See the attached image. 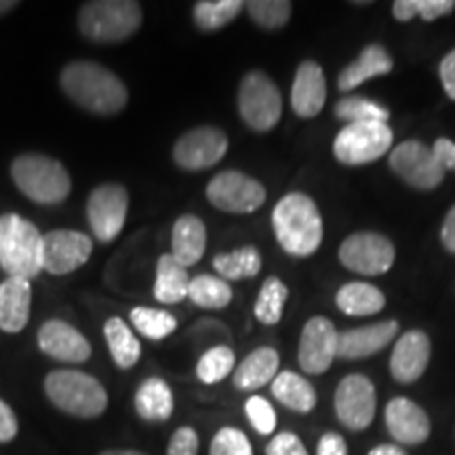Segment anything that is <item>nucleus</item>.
<instances>
[{"instance_id": "obj_45", "label": "nucleus", "mask_w": 455, "mask_h": 455, "mask_svg": "<svg viewBox=\"0 0 455 455\" xmlns=\"http://www.w3.org/2000/svg\"><path fill=\"white\" fill-rule=\"evenodd\" d=\"M316 455H348V445L338 432H325L316 445Z\"/></svg>"}, {"instance_id": "obj_17", "label": "nucleus", "mask_w": 455, "mask_h": 455, "mask_svg": "<svg viewBox=\"0 0 455 455\" xmlns=\"http://www.w3.org/2000/svg\"><path fill=\"white\" fill-rule=\"evenodd\" d=\"M38 348L43 355L60 363H84L91 358L89 339L70 323L61 318H49L44 321L36 335Z\"/></svg>"}, {"instance_id": "obj_24", "label": "nucleus", "mask_w": 455, "mask_h": 455, "mask_svg": "<svg viewBox=\"0 0 455 455\" xmlns=\"http://www.w3.org/2000/svg\"><path fill=\"white\" fill-rule=\"evenodd\" d=\"M392 57L382 44H367L352 64L339 72L338 87L341 93H348L361 87L363 83L371 81L375 76H384L392 70Z\"/></svg>"}, {"instance_id": "obj_32", "label": "nucleus", "mask_w": 455, "mask_h": 455, "mask_svg": "<svg viewBox=\"0 0 455 455\" xmlns=\"http://www.w3.org/2000/svg\"><path fill=\"white\" fill-rule=\"evenodd\" d=\"M188 299L196 304L198 308L204 310H221L230 306L232 301V287L230 283L220 276L212 275H198L190 278V287H188Z\"/></svg>"}, {"instance_id": "obj_15", "label": "nucleus", "mask_w": 455, "mask_h": 455, "mask_svg": "<svg viewBox=\"0 0 455 455\" xmlns=\"http://www.w3.org/2000/svg\"><path fill=\"white\" fill-rule=\"evenodd\" d=\"M93 253V238L78 230H51L44 235V272L66 276L83 268Z\"/></svg>"}, {"instance_id": "obj_10", "label": "nucleus", "mask_w": 455, "mask_h": 455, "mask_svg": "<svg viewBox=\"0 0 455 455\" xmlns=\"http://www.w3.org/2000/svg\"><path fill=\"white\" fill-rule=\"evenodd\" d=\"M207 201L224 213H253L266 203V188L241 171H221L207 184Z\"/></svg>"}, {"instance_id": "obj_23", "label": "nucleus", "mask_w": 455, "mask_h": 455, "mask_svg": "<svg viewBox=\"0 0 455 455\" xmlns=\"http://www.w3.org/2000/svg\"><path fill=\"white\" fill-rule=\"evenodd\" d=\"M207 249V228L196 215L186 213L175 220L171 230V255L180 261L184 268L198 264Z\"/></svg>"}, {"instance_id": "obj_2", "label": "nucleus", "mask_w": 455, "mask_h": 455, "mask_svg": "<svg viewBox=\"0 0 455 455\" xmlns=\"http://www.w3.org/2000/svg\"><path fill=\"white\" fill-rule=\"evenodd\" d=\"M272 228L283 251L293 258H308L323 243L321 212L304 192H289L276 203Z\"/></svg>"}, {"instance_id": "obj_6", "label": "nucleus", "mask_w": 455, "mask_h": 455, "mask_svg": "<svg viewBox=\"0 0 455 455\" xmlns=\"http://www.w3.org/2000/svg\"><path fill=\"white\" fill-rule=\"evenodd\" d=\"M44 395L72 418L95 419L108 409V392L93 375L78 369H55L44 378Z\"/></svg>"}, {"instance_id": "obj_49", "label": "nucleus", "mask_w": 455, "mask_h": 455, "mask_svg": "<svg viewBox=\"0 0 455 455\" xmlns=\"http://www.w3.org/2000/svg\"><path fill=\"white\" fill-rule=\"evenodd\" d=\"M367 455H409V453L398 445H378L373 447Z\"/></svg>"}, {"instance_id": "obj_26", "label": "nucleus", "mask_w": 455, "mask_h": 455, "mask_svg": "<svg viewBox=\"0 0 455 455\" xmlns=\"http://www.w3.org/2000/svg\"><path fill=\"white\" fill-rule=\"evenodd\" d=\"M133 405L144 422L163 424L173 413V392L163 378H148L135 392Z\"/></svg>"}, {"instance_id": "obj_21", "label": "nucleus", "mask_w": 455, "mask_h": 455, "mask_svg": "<svg viewBox=\"0 0 455 455\" xmlns=\"http://www.w3.org/2000/svg\"><path fill=\"white\" fill-rule=\"evenodd\" d=\"M398 333L396 321L373 323L367 327L348 329L338 335V356L346 361H356V358H367L375 352L384 350Z\"/></svg>"}, {"instance_id": "obj_50", "label": "nucleus", "mask_w": 455, "mask_h": 455, "mask_svg": "<svg viewBox=\"0 0 455 455\" xmlns=\"http://www.w3.org/2000/svg\"><path fill=\"white\" fill-rule=\"evenodd\" d=\"M98 455H148L144 451H138V449H106Z\"/></svg>"}, {"instance_id": "obj_33", "label": "nucleus", "mask_w": 455, "mask_h": 455, "mask_svg": "<svg viewBox=\"0 0 455 455\" xmlns=\"http://www.w3.org/2000/svg\"><path fill=\"white\" fill-rule=\"evenodd\" d=\"M244 9L243 0H201L195 4V24L201 32H218L235 21Z\"/></svg>"}, {"instance_id": "obj_12", "label": "nucleus", "mask_w": 455, "mask_h": 455, "mask_svg": "<svg viewBox=\"0 0 455 455\" xmlns=\"http://www.w3.org/2000/svg\"><path fill=\"white\" fill-rule=\"evenodd\" d=\"M390 167L398 178L418 190H435L445 180V169L441 167L432 148L418 140L398 144L390 152Z\"/></svg>"}, {"instance_id": "obj_30", "label": "nucleus", "mask_w": 455, "mask_h": 455, "mask_svg": "<svg viewBox=\"0 0 455 455\" xmlns=\"http://www.w3.org/2000/svg\"><path fill=\"white\" fill-rule=\"evenodd\" d=\"M335 306L348 316H371L384 310L386 298L375 284L348 283L335 295Z\"/></svg>"}, {"instance_id": "obj_8", "label": "nucleus", "mask_w": 455, "mask_h": 455, "mask_svg": "<svg viewBox=\"0 0 455 455\" xmlns=\"http://www.w3.org/2000/svg\"><path fill=\"white\" fill-rule=\"evenodd\" d=\"M392 140L388 123H352L335 135L333 155L339 163L352 167L369 164L390 150Z\"/></svg>"}, {"instance_id": "obj_5", "label": "nucleus", "mask_w": 455, "mask_h": 455, "mask_svg": "<svg viewBox=\"0 0 455 455\" xmlns=\"http://www.w3.org/2000/svg\"><path fill=\"white\" fill-rule=\"evenodd\" d=\"M144 21L135 0H89L78 9V32L91 43L114 44L133 36Z\"/></svg>"}, {"instance_id": "obj_3", "label": "nucleus", "mask_w": 455, "mask_h": 455, "mask_svg": "<svg viewBox=\"0 0 455 455\" xmlns=\"http://www.w3.org/2000/svg\"><path fill=\"white\" fill-rule=\"evenodd\" d=\"M0 268L26 281L44 272V235L17 213L0 215Z\"/></svg>"}, {"instance_id": "obj_48", "label": "nucleus", "mask_w": 455, "mask_h": 455, "mask_svg": "<svg viewBox=\"0 0 455 455\" xmlns=\"http://www.w3.org/2000/svg\"><path fill=\"white\" fill-rule=\"evenodd\" d=\"M441 241L445 244L447 251L455 253V204L449 209L445 221H443L441 228Z\"/></svg>"}, {"instance_id": "obj_7", "label": "nucleus", "mask_w": 455, "mask_h": 455, "mask_svg": "<svg viewBox=\"0 0 455 455\" xmlns=\"http://www.w3.org/2000/svg\"><path fill=\"white\" fill-rule=\"evenodd\" d=\"M238 114L251 131H272L283 116V95L266 72L244 74L238 87Z\"/></svg>"}, {"instance_id": "obj_27", "label": "nucleus", "mask_w": 455, "mask_h": 455, "mask_svg": "<svg viewBox=\"0 0 455 455\" xmlns=\"http://www.w3.org/2000/svg\"><path fill=\"white\" fill-rule=\"evenodd\" d=\"M188 287H190V276L188 268L180 264L171 253H164L156 261V278H155V299L164 306L180 304L188 298Z\"/></svg>"}, {"instance_id": "obj_18", "label": "nucleus", "mask_w": 455, "mask_h": 455, "mask_svg": "<svg viewBox=\"0 0 455 455\" xmlns=\"http://www.w3.org/2000/svg\"><path fill=\"white\" fill-rule=\"evenodd\" d=\"M386 428L401 445H422L428 441L432 424L428 413L411 398L396 396L386 405Z\"/></svg>"}, {"instance_id": "obj_41", "label": "nucleus", "mask_w": 455, "mask_h": 455, "mask_svg": "<svg viewBox=\"0 0 455 455\" xmlns=\"http://www.w3.org/2000/svg\"><path fill=\"white\" fill-rule=\"evenodd\" d=\"M244 413H247L249 424L253 426L258 435H272L276 430V411L272 403L264 396H251L244 403Z\"/></svg>"}, {"instance_id": "obj_9", "label": "nucleus", "mask_w": 455, "mask_h": 455, "mask_svg": "<svg viewBox=\"0 0 455 455\" xmlns=\"http://www.w3.org/2000/svg\"><path fill=\"white\" fill-rule=\"evenodd\" d=\"M129 215V190L123 184L106 181L91 190L87 198V221L95 241L110 244L121 236Z\"/></svg>"}, {"instance_id": "obj_25", "label": "nucleus", "mask_w": 455, "mask_h": 455, "mask_svg": "<svg viewBox=\"0 0 455 455\" xmlns=\"http://www.w3.org/2000/svg\"><path fill=\"white\" fill-rule=\"evenodd\" d=\"M278 363H281V356H278V352L275 348H270V346H261V348L253 350L251 355L244 356V361L235 369V375H232L235 388L243 392H251L266 384H272V379L278 375Z\"/></svg>"}, {"instance_id": "obj_16", "label": "nucleus", "mask_w": 455, "mask_h": 455, "mask_svg": "<svg viewBox=\"0 0 455 455\" xmlns=\"http://www.w3.org/2000/svg\"><path fill=\"white\" fill-rule=\"evenodd\" d=\"M338 329L329 318L315 316L301 329L298 361L310 375L325 373L338 356Z\"/></svg>"}, {"instance_id": "obj_28", "label": "nucleus", "mask_w": 455, "mask_h": 455, "mask_svg": "<svg viewBox=\"0 0 455 455\" xmlns=\"http://www.w3.org/2000/svg\"><path fill=\"white\" fill-rule=\"evenodd\" d=\"M104 338L114 365L123 369V371L138 365L141 356V344L138 335L133 333V329H131L121 316L108 318L104 325Z\"/></svg>"}, {"instance_id": "obj_39", "label": "nucleus", "mask_w": 455, "mask_h": 455, "mask_svg": "<svg viewBox=\"0 0 455 455\" xmlns=\"http://www.w3.org/2000/svg\"><path fill=\"white\" fill-rule=\"evenodd\" d=\"M244 9L259 28L278 30V28L287 26L293 4L289 0H251L244 4Z\"/></svg>"}, {"instance_id": "obj_29", "label": "nucleus", "mask_w": 455, "mask_h": 455, "mask_svg": "<svg viewBox=\"0 0 455 455\" xmlns=\"http://www.w3.org/2000/svg\"><path fill=\"white\" fill-rule=\"evenodd\" d=\"M272 396L295 413H310L316 407L315 386L293 371H283L272 379Z\"/></svg>"}, {"instance_id": "obj_19", "label": "nucleus", "mask_w": 455, "mask_h": 455, "mask_svg": "<svg viewBox=\"0 0 455 455\" xmlns=\"http://www.w3.org/2000/svg\"><path fill=\"white\" fill-rule=\"evenodd\" d=\"M432 346L428 335L419 329L403 333L390 356V373L398 384H413L426 373Z\"/></svg>"}, {"instance_id": "obj_36", "label": "nucleus", "mask_w": 455, "mask_h": 455, "mask_svg": "<svg viewBox=\"0 0 455 455\" xmlns=\"http://www.w3.org/2000/svg\"><path fill=\"white\" fill-rule=\"evenodd\" d=\"M236 356L228 346H213L196 363V378L203 384H218L235 371Z\"/></svg>"}, {"instance_id": "obj_1", "label": "nucleus", "mask_w": 455, "mask_h": 455, "mask_svg": "<svg viewBox=\"0 0 455 455\" xmlns=\"http://www.w3.org/2000/svg\"><path fill=\"white\" fill-rule=\"evenodd\" d=\"M60 87L81 110L98 116H116L129 104V89L112 70L98 61L74 60L60 72Z\"/></svg>"}, {"instance_id": "obj_51", "label": "nucleus", "mask_w": 455, "mask_h": 455, "mask_svg": "<svg viewBox=\"0 0 455 455\" xmlns=\"http://www.w3.org/2000/svg\"><path fill=\"white\" fill-rule=\"evenodd\" d=\"M17 7H20V3H15V0H0V15H7Z\"/></svg>"}, {"instance_id": "obj_20", "label": "nucleus", "mask_w": 455, "mask_h": 455, "mask_svg": "<svg viewBox=\"0 0 455 455\" xmlns=\"http://www.w3.org/2000/svg\"><path fill=\"white\" fill-rule=\"evenodd\" d=\"M327 101V81L316 61L306 60L298 66L291 87V106L299 118H315Z\"/></svg>"}, {"instance_id": "obj_14", "label": "nucleus", "mask_w": 455, "mask_h": 455, "mask_svg": "<svg viewBox=\"0 0 455 455\" xmlns=\"http://www.w3.org/2000/svg\"><path fill=\"white\" fill-rule=\"evenodd\" d=\"M228 144V135L218 127L190 129L175 141L173 161L186 171L212 169L226 156Z\"/></svg>"}, {"instance_id": "obj_35", "label": "nucleus", "mask_w": 455, "mask_h": 455, "mask_svg": "<svg viewBox=\"0 0 455 455\" xmlns=\"http://www.w3.org/2000/svg\"><path fill=\"white\" fill-rule=\"evenodd\" d=\"M129 321L135 331L155 341L169 338L178 329V318L171 315V312L161 308H148V306H138V308L131 310Z\"/></svg>"}, {"instance_id": "obj_43", "label": "nucleus", "mask_w": 455, "mask_h": 455, "mask_svg": "<svg viewBox=\"0 0 455 455\" xmlns=\"http://www.w3.org/2000/svg\"><path fill=\"white\" fill-rule=\"evenodd\" d=\"M167 455H198V435L190 426H181L171 436Z\"/></svg>"}, {"instance_id": "obj_4", "label": "nucleus", "mask_w": 455, "mask_h": 455, "mask_svg": "<svg viewBox=\"0 0 455 455\" xmlns=\"http://www.w3.org/2000/svg\"><path fill=\"white\" fill-rule=\"evenodd\" d=\"M11 180L21 195L43 207L61 204L72 190L70 173L64 164L41 152H28L13 158Z\"/></svg>"}, {"instance_id": "obj_38", "label": "nucleus", "mask_w": 455, "mask_h": 455, "mask_svg": "<svg viewBox=\"0 0 455 455\" xmlns=\"http://www.w3.org/2000/svg\"><path fill=\"white\" fill-rule=\"evenodd\" d=\"M453 9V0H396L392 4V15L398 21H411L413 17H422L424 21H435L439 17L451 15Z\"/></svg>"}, {"instance_id": "obj_34", "label": "nucleus", "mask_w": 455, "mask_h": 455, "mask_svg": "<svg viewBox=\"0 0 455 455\" xmlns=\"http://www.w3.org/2000/svg\"><path fill=\"white\" fill-rule=\"evenodd\" d=\"M289 299V289L278 276H268L261 284L253 315L261 325H278L283 318L284 304Z\"/></svg>"}, {"instance_id": "obj_13", "label": "nucleus", "mask_w": 455, "mask_h": 455, "mask_svg": "<svg viewBox=\"0 0 455 455\" xmlns=\"http://www.w3.org/2000/svg\"><path fill=\"white\" fill-rule=\"evenodd\" d=\"M335 415L348 430L361 432L371 426L375 418V386L367 375L352 373L341 379L333 396Z\"/></svg>"}, {"instance_id": "obj_11", "label": "nucleus", "mask_w": 455, "mask_h": 455, "mask_svg": "<svg viewBox=\"0 0 455 455\" xmlns=\"http://www.w3.org/2000/svg\"><path fill=\"white\" fill-rule=\"evenodd\" d=\"M396 249L390 238L378 232H356L339 247V261L363 276L386 275L395 266Z\"/></svg>"}, {"instance_id": "obj_40", "label": "nucleus", "mask_w": 455, "mask_h": 455, "mask_svg": "<svg viewBox=\"0 0 455 455\" xmlns=\"http://www.w3.org/2000/svg\"><path fill=\"white\" fill-rule=\"evenodd\" d=\"M209 455H253V447L243 430L226 426L215 432Z\"/></svg>"}, {"instance_id": "obj_31", "label": "nucleus", "mask_w": 455, "mask_h": 455, "mask_svg": "<svg viewBox=\"0 0 455 455\" xmlns=\"http://www.w3.org/2000/svg\"><path fill=\"white\" fill-rule=\"evenodd\" d=\"M213 268L224 281H247L261 272V253L253 244H244L236 251L215 255Z\"/></svg>"}, {"instance_id": "obj_22", "label": "nucleus", "mask_w": 455, "mask_h": 455, "mask_svg": "<svg viewBox=\"0 0 455 455\" xmlns=\"http://www.w3.org/2000/svg\"><path fill=\"white\" fill-rule=\"evenodd\" d=\"M32 284L26 278H4L0 283V331L21 333L30 321Z\"/></svg>"}, {"instance_id": "obj_42", "label": "nucleus", "mask_w": 455, "mask_h": 455, "mask_svg": "<svg viewBox=\"0 0 455 455\" xmlns=\"http://www.w3.org/2000/svg\"><path fill=\"white\" fill-rule=\"evenodd\" d=\"M266 455H308L304 443L295 432H278L266 445Z\"/></svg>"}, {"instance_id": "obj_37", "label": "nucleus", "mask_w": 455, "mask_h": 455, "mask_svg": "<svg viewBox=\"0 0 455 455\" xmlns=\"http://www.w3.org/2000/svg\"><path fill=\"white\" fill-rule=\"evenodd\" d=\"M335 116L339 121L352 123H388L390 110L388 108L375 104L365 98H344L335 104Z\"/></svg>"}, {"instance_id": "obj_47", "label": "nucleus", "mask_w": 455, "mask_h": 455, "mask_svg": "<svg viewBox=\"0 0 455 455\" xmlns=\"http://www.w3.org/2000/svg\"><path fill=\"white\" fill-rule=\"evenodd\" d=\"M432 152H435V156L439 158L443 169L455 171V144L451 140L439 138L435 141V146H432Z\"/></svg>"}, {"instance_id": "obj_46", "label": "nucleus", "mask_w": 455, "mask_h": 455, "mask_svg": "<svg viewBox=\"0 0 455 455\" xmlns=\"http://www.w3.org/2000/svg\"><path fill=\"white\" fill-rule=\"evenodd\" d=\"M439 76L449 100L455 101V49L449 51V53L443 57L439 66Z\"/></svg>"}, {"instance_id": "obj_44", "label": "nucleus", "mask_w": 455, "mask_h": 455, "mask_svg": "<svg viewBox=\"0 0 455 455\" xmlns=\"http://www.w3.org/2000/svg\"><path fill=\"white\" fill-rule=\"evenodd\" d=\"M20 432V422H17V415L13 409L9 407V403H4L0 398V443H11Z\"/></svg>"}]
</instances>
